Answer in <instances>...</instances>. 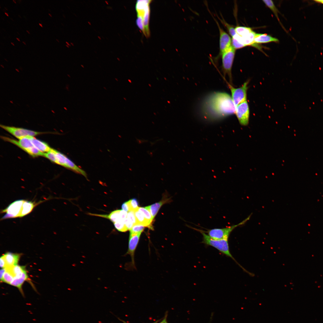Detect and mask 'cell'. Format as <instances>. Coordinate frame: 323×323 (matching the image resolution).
Wrapping results in <instances>:
<instances>
[{"label":"cell","mask_w":323,"mask_h":323,"mask_svg":"<svg viewBox=\"0 0 323 323\" xmlns=\"http://www.w3.org/2000/svg\"><path fill=\"white\" fill-rule=\"evenodd\" d=\"M236 107L229 94L216 92L206 97L202 107V112L206 116L215 119L235 113Z\"/></svg>","instance_id":"obj_1"},{"label":"cell","mask_w":323,"mask_h":323,"mask_svg":"<svg viewBox=\"0 0 323 323\" xmlns=\"http://www.w3.org/2000/svg\"><path fill=\"white\" fill-rule=\"evenodd\" d=\"M36 204L33 202L23 199L16 200L2 210V212L5 214L1 219L23 217L31 213Z\"/></svg>","instance_id":"obj_2"},{"label":"cell","mask_w":323,"mask_h":323,"mask_svg":"<svg viewBox=\"0 0 323 323\" xmlns=\"http://www.w3.org/2000/svg\"><path fill=\"white\" fill-rule=\"evenodd\" d=\"M193 228V229L199 232L202 234V243L208 246H211L214 247L223 254L228 257L231 258L236 263H237L230 252L228 240L214 239L211 238L202 230L194 228Z\"/></svg>","instance_id":"obj_3"},{"label":"cell","mask_w":323,"mask_h":323,"mask_svg":"<svg viewBox=\"0 0 323 323\" xmlns=\"http://www.w3.org/2000/svg\"><path fill=\"white\" fill-rule=\"evenodd\" d=\"M2 138L19 147L33 157L44 155V153L40 151L33 146L31 140L30 136L25 137L18 141L4 136H2Z\"/></svg>","instance_id":"obj_4"},{"label":"cell","mask_w":323,"mask_h":323,"mask_svg":"<svg viewBox=\"0 0 323 323\" xmlns=\"http://www.w3.org/2000/svg\"><path fill=\"white\" fill-rule=\"evenodd\" d=\"M235 51L236 49L232 45L221 55L222 68L224 75H227L231 83L232 81L231 69Z\"/></svg>","instance_id":"obj_5"},{"label":"cell","mask_w":323,"mask_h":323,"mask_svg":"<svg viewBox=\"0 0 323 323\" xmlns=\"http://www.w3.org/2000/svg\"><path fill=\"white\" fill-rule=\"evenodd\" d=\"M249 81L245 82L240 87L235 88L228 83L231 94V98L236 107L239 104L246 100L248 85Z\"/></svg>","instance_id":"obj_6"},{"label":"cell","mask_w":323,"mask_h":323,"mask_svg":"<svg viewBox=\"0 0 323 323\" xmlns=\"http://www.w3.org/2000/svg\"><path fill=\"white\" fill-rule=\"evenodd\" d=\"M56 162V163L68 168L77 173L81 174L87 178L86 172L79 167L72 161L63 154L55 150Z\"/></svg>","instance_id":"obj_7"},{"label":"cell","mask_w":323,"mask_h":323,"mask_svg":"<svg viewBox=\"0 0 323 323\" xmlns=\"http://www.w3.org/2000/svg\"><path fill=\"white\" fill-rule=\"evenodd\" d=\"M239 224L222 228H215L203 231L211 238L216 240H228L233 230Z\"/></svg>","instance_id":"obj_8"},{"label":"cell","mask_w":323,"mask_h":323,"mask_svg":"<svg viewBox=\"0 0 323 323\" xmlns=\"http://www.w3.org/2000/svg\"><path fill=\"white\" fill-rule=\"evenodd\" d=\"M0 127L19 139L27 137H33L43 133V132L35 131L23 128L8 126L1 124L0 125Z\"/></svg>","instance_id":"obj_9"},{"label":"cell","mask_w":323,"mask_h":323,"mask_svg":"<svg viewBox=\"0 0 323 323\" xmlns=\"http://www.w3.org/2000/svg\"><path fill=\"white\" fill-rule=\"evenodd\" d=\"M235 114L240 124L243 126H246L248 124L250 112L247 100L236 106Z\"/></svg>","instance_id":"obj_10"},{"label":"cell","mask_w":323,"mask_h":323,"mask_svg":"<svg viewBox=\"0 0 323 323\" xmlns=\"http://www.w3.org/2000/svg\"><path fill=\"white\" fill-rule=\"evenodd\" d=\"M141 234L129 233L128 249L126 254L129 255L131 256V261L130 263V266L133 269L136 268L135 262V253L139 241Z\"/></svg>","instance_id":"obj_11"},{"label":"cell","mask_w":323,"mask_h":323,"mask_svg":"<svg viewBox=\"0 0 323 323\" xmlns=\"http://www.w3.org/2000/svg\"><path fill=\"white\" fill-rule=\"evenodd\" d=\"M220 33V54L221 55L225 51L232 46L231 39L229 35L220 26L215 20Z\"/></svg>","instance_id":"obj_12"},{"label":"cell","mask_w":323,"mask_h":323,"mask_svg":"<svg viewBox=\"0 0 323 323\" xmlns=\"http://www.w3.org/2000/svg\"><path fill=\"white\" fill-rule=\"evenodd\" d=\"M28 278L26 270L15 277L10 284L17 287L23 296L24 294L22 289V286L25 281Z\"/></svg>","instance_id":"obj_13"},{"label":"cell","mask_w":323,"mask_h":323,"mask_svg":"<svg viewBox=\"0 0 323 323\" xmlns=\"http://www.w3.org/2000/svg\"><path fill=\"white\" fill-rule=\"evenodd\" d=\"M21 254L8 252L3 255L6 263V268L17 265Z\"/></svg>","instance_id":"obj_14"},{"label":"cell","mask_w":323,"mask_h":323,"mask_svg":"<svg viewBox=\"0 0 323 323\" xmlns=\"http://www.w3.org/2000/svg\"><path fill=\"white\" fill-rule=\"evenodd\" d=\"M121 210H115L111 212L108 214H89L91 215L99 217L107 218L110 220L113 223L120 221H123L121 215Z\"/></svg>","instance_id":"obj_15"},{"label":"cell","mask_w":323,"mask_h":323,"mask_svg":"<svg viewBox=\"0 0 323 323\" xmlns=\"http://www.w3.org/2000/svg\"><path fill=\"white\" fill-rule=\"evenodd\" d=\"M170 198H168L165 195L159 202L148 206L153 219L155 217L160 207L164 204L169 202L170 201Z\"/></svg>","instance_id":"obj_16"},{"label":"cell","mask_w":323,"mask_h":323,"mask_svg":"<svg viewBox=\"0 0 323 323\" xmlns=\"http://www.w3.org/2000/svg\"><path fill=\"white\" fill-rule=\"evenodd\" d=\"M255 43H266L270 42H277L279 40L276 38L273 37L266 34L256 33L255 35L254 39Z\"/></svg>","instance_id":"obj_17"},{"label":"cell","mask_w":323,"mask_h":323,"mask_svg":"<svg viewBox=\"0 0 323 323\" xmlns=\"http://www.w3.org/2000/svg\"><path fill=\"white\" fill-rule=\"evenodd\" d=\"M30 138L33 146L41 152L47 153L52 149L47 143L37 139L34 137L30 136Z\"/></svg>","instance_id":"obj_18"},{"label":"cell","mask_w":323,"mask_h":323,"mask_svg":"<svg viewBox=\"0 0 323 323\" xmlns=\"http://www.w3.org/2000/svg\"><path fill=\"white\" fill-rule=\"evenodd\" d=\"M151 0H138L136 3L135 9L137 16L143 18L147 6L149 5Z\"/></svg>","instance_id":"obj_19"},{"label":"cell","mask_w":323,"mask_h":323,"mask_svg":"<svg viewBox=\"0 0 323 323\" xmlns=\"http://www.w3.org/2000/svg\"><path fill=\"white\" fill-rule=\"evenodd\" d=\"M150 14L149 4L148 5L143 17V23L144 28V35L147 37L150 36L149 28V21Z\"/></svg>","instance_id":"obj_20"},{"label":"cell","mask_w":323,"mask_h":323,"mask_svg":"<svg viewBox=\"0 0 323 323\" xmlns=\"http://www.w3.org/2000/svg\"><path fill=\"white\" fill-rule=\"evenodd\" d=\"M134 212L137 221V224L150 227L151 228V224L145 218L143 214L138 209L134 211Z\"/></svg>","instance_id":"obj_21"},{"label":"cell","mask_w":323,"mask_h":323,"mask_svg":"<svg viewBox=\"0 0 323 323\" xmlns=\"http://www.w3.org/2000/svg\"><path fill=\"white\" fill-rule=\"evenodd\" d=\"M138 209L143 214L145 218L151 224L153 220L148 206L138 207Z\"/></svg>","instance_id":"obj_22"},{"label":"cell","mask_w":323,"mask_h":323,"mask_svg":"<svg viewBox=\"0 0 323 323\" xmlns=\"http://www.w3.org/2000/svg\"><path fill=\"white\" fill-rule=\"evenodd\" d=\"M263 1L272 11L279 21V20L278 16V11L273 1L271 0H263Z\"/></svg>","instance_id":"obj_23"},{"label":"cell","mask_w":323,"mask_h":323,"mask_svg":"<svg viewBox=\"0 0 323 323\" xmlns=\"http://www.w3.org/2000/svg\"><path fill=\"white\" fill-rule=\"evenodd\" d=\"M5 269L6 271L4 274L1 282L10 284L13 280L14 276L9 270L7 269Z\"/></svg>","instance_id":"obj_24"},{"label":"cell","mask_w":323,"mask_h":323,"mask_svg":"<svg viewBox=\"0 0 323 323\" xmlns=\"http://www.w3.org/2000/svg\"><path fill=\"white\" fill-rule=\"evenodd\" d=\"M144 227L139 224H134L132 228L129 230L130 233L133 234L141 233L143 231Z\"/></svg>","instance_id":"obj_25"},{"label":"cell","mask_w":323,"mask_h":323,"mask_svg":"<svg viewBox=\"0 0 323 323\" xmlns=\"http://www.w3.org/2000/svg\"><path fill=\"white\" fill-rule=\"evenodd\" d=\"M124 221H120L113 223L115 228L118 231L125 232L128 230L124 222Z\"/></svg>","instance_id":"obj_26"},{"label":"cell","mask_w":323,"mask_h":323,"mask_svg":"<svg viewBox=\"0 0 323 323\" xmlns=\"http://www.w3.org/2000/svg\"><path fill=\"white\" fill-rule=\"evenodd\" d=\"M220 20L222 23H223L226 27L229 33L232 36V37L234 36L236 34L235 28L232 25L228 23L223 19H220Z\"/></svg>","instance_id":"obj_27"},{"label":"cell","mask_w":323,"mask_h":323,"mask_svg":"<svg viewBox=\"0 0 323 323\" xmlns=\"http://www.w3.org/2000/svg\"><path fill=\"white\" fill-rule=\"evenodd\" d=\"M132 211H135L139 207L138 202L136 199L133 198L128 201Z\"/></svg>","instance_id":"obj_28"},{"label":"cell","mask_w":323,"mask_h":323,"mask_svg":"<svg viewBox=\"0 0 323 323\" xmlns=\"http://www.w3.org/2000/svg\"><path fill=\"white\" fill-rule=\"evenodd\" d=\"M136 23L137 26L144 34V31L143 23V18L141 16H137V18L136 20Z\"/></svg>","instance_id":"obj_29"},{"label":"cell","mask_w":323,"mask_h":323,"mask_svg":"<svg viewBox=\"0 0 323 323\" xmlns=\"http://www.w3.org/2000/svg\"><path fill=\"white\" fill-rule=\"evenodd\" d=\"M231 44L233 47L236 50V49L242 48L246 46L244 45L241 43L237 40L233 38H232L231 39Z\"/></svg>","instance_id":"obj_30"},{"label":"cell","mask_w":323,"mask_h":323,"mask_svg":"<svg viewBox=\"0 0 323 323\" xmlns=\"http://www.w3.org/2000/svg\"><path fill=\"white\" fill-rule=\"evenodd\" d=\"M127 218L131 221L134 224H137V222L134 211L128 212Z\"/></svg>","instance_id":"obj_31"},{"label":"cell","mask_w":323,"mask_h":323,"mask_svg":"<svg viewBox=\"0 0 323 323\" xmlns=\"http://www.w3.org/2000/svg\"><path fill=\"white\" fill-rule=\"evenodd\" d=\"M121 208L122 210L126 211L127 212H128L132 211L128 201H127L123 204L121 206Z\"/></svg>","instance_id":"obj_32"},{"label":"cell","mask_w":323,"mask_h":323,"mask_svg":"<svg viewBox=\"0 0 323 323\" xmlns=\"http://www.w3.org/2000/svg\"><path fill=\"white\" fill-rule=\"evenodd\" d=\"M0 266L1 268H5L6 267V263L3 255H2L0 257Z\"/></svg>","instance_id":"obj_33"},{"label":"cell","mask_w":323,"mask_h":323,"mask_svg":"<svg viewBox=\"0 0 323 323\" xmlns=\"http://www.w3.org/2000/svg\"><path fill=\"white\" fill-rule=\"evenodd\" d=\"M6 269L5 268H1L0 270V278L1 281L2 279L3 275Z\"/></svg>","instance_id":"obj_34"},{"label":"cell","mask_w":323,"mask_h":323,"mask_svg":"<svg viewBox=\"0 0 323 323\" xmlns=\"http://www.w3.org/2000/svg\"><path fill=\"white\" fill-rule=\"evenodd\" d=\"M167 315L165 316L164 319L159 323H168L167 321Z\"/></svg>","instance_id":"obj_35"},{"label":"cell","mask_w":323,"mask_h":323,"mask_svg":"<svg viewBox=\"0 0 323 323\" xmlns=\"http://www.w3.org/2000/svg\"><path fill=\"white\" fill-rule=\"evenodd\" d=\"M315 1L317 2L323 4V0H315Z\"/></svg>","instance_id":"obj_36"},{"label":"cell","mask_w":323,"mask_h":323,"mask_svg":"<svg viewBox=\"0 0 323 323\" xmlns=\"http://www.w3.org/2000/svg\"><path fill=\"white\" fill-rule=\"evenodd\" d=\"M117 317L120 321L123 322V323H128L126 322H125V321L123 320H122V319H121L119 318L118 317Z\"/></svg>","instance_id":"obj_37"},{"label":"cell","mask_w":323,"mask_h":323,"mask_svg":"<svg viewBox=\"0 0 323 323\" xmlns=\"http://www.w3.org/2000/svg\"><path fill=\"white\" fill-rule=\"evenodd\" d=\"M66 42V44H67V45H68L69 46H71V45H70V44H69V43H68V42Z\"/></svg>","instance_id":"obj_38"},{"label":"cell","mask_w":323,"mask_h":323,"mask_svg":"<svg viewBox=\"0 0 323 323\" xmlns=\"http://www.w3.org/2000/svg\"><path fill=\"white\" fill-rule=\"evenodd\" d=\"M39 25H40V26L41 27H42V28L43 27V26H42V24H41V23H39Z\"/></svg>","instance_id":"obj_39"},{"label":"cell","mask_w":323,"mask_h":323,"mask_svg":"<svg viewBox=\"0 0 323 323\" xmlns=\"http://www.w3.org/2000/svg\"><path fill=\"white\" fill-rule=\"evenodd\" d=\"M5 14H6V15H7V16H8V13H6V12H5Z\"/></svg>","instance_id":"obj_40"},{"label":"cell","mask_w":323,"mask_h":323,"mask_svg":"<svg viewBox=\"0 0 323 323\" xmlns=\"http://www.w3.org/2000/svg\"><path fill=\"white\" fill-rule=\"evenodd\" d=\"M105 2H106V4H109V3H108V1H105Z\"/></svg>","instance_id":"obj_41"},{"label":"cell","mask_w":323,"mask_h":323,"mask_svg":"<svg viewBox=\"0 0 323 323\" xmlns=\"http://www.w3.org/2000/svg\"><path fill=\"white\" fill-rule=\"evenodd\" d=\"M16 39H17V40H18V41H20V40H19V38H16Z\"/></svg>","instance_id":"obj_42"},{"label":"cell","mask_w":323,"mask_h":323,"mask_svg":"<svg viewBox=\"0 0 323 323\" xmlns=\"http://www.w3.org/2000/svg\"><path fill=\"white\" fill-rule=\"evenodd\" d=\"M88 24H89V25H91V23H90V22H88Z\"/></svg>","instance_id":"obj_43"},{"label":"cell","mask_w":323,"mask_h":323,"mask_svg":"<svg viewBox=\"0 0 323 323\" xmlns=\"http://www.w3.org/2000/svg\"><path fill=\"white\" fill-rule=\"evenodd\" d=\"M98 38H99V39H101V38H100V36H98Z\"/></svg>","instance_id":"obj_44"},{"label":"cell","mask_w":323,"mask_h":323,"mask_svg":"<svg viewBox=\"0 0 323 323\" xmlns=\"http://www.w3.org/2000/svg\"><path fill=\"white\" fill-rule=\"evenodd\" d=\"M48 15H49V16H50L51 17H52V16L51 15V14H50V13H48Z\"/></svg>","instance_id":"obj_45"},{"label":"cell","mask_w":323,"mask_h":323,"mask_svg":"<svg viewBox=\"0 0 323 323\" xmlns=\"http://www.w3.org/2000/svg\"><path fill=\"white\" fill-rule=\"evenodd\" d=\"M26 31H27V32H28V33L29 34H30V32H29V31H27V30H26Z\"/></svg>","instance_id":"obj_46"},{"label":"cell","mask_w":323,"mask_h":323,"mask_svg":"<svg viewBox=\"0 0 323 323\" xmlns=\"http://www.w3.org/2000/svg\"><path fill=\"white\" fill-rule=\"evenodd\" d=\"M23 42V43H24V44L25 45H26V44L25 43V42H24V41H23V42Z\"/></svg>","instance_id":"obj_47"},{"label":"cell","mask_w":323,"mask_h":323,"mask_svg":"<svg viewBox=\"0 0 323 323\" xmlns=\"http://www.w3.org/2000/svg\"><path fill=\"white\" fill-rule=\"evenodd\" d=\"M66 46L68 48H69V46H68V45H66Z\"/></svg>","instance_id":"obj_48"},{"label":"cell","mask_w":323,"mask_h":323,"mask_svg":"<svg viewBox=\"0 0 323 323\" xmlns=\"http://www.w3.org/2000/svg\"><path fill=\"white\" fill-rule=\"evenodd\" d=\"M11 44H12V45H13V46H14V44H13V43H12V42H11Z\"/></svg>","instance_id":"obj_49"},{"label":"cell","mask_w":323,"mask_h":323,"mask_svg":"<svg viewBox=\"0 0 323 323\" xmlns=\"http://www.w3.org/2000/svg\"><path fill=\"white\" fill-rule=\"evenodd\" d=\"M71 44L72 46H74V44H73V43L71 42Z\"/></svg>","instance_id":"obj_50"},{"label":"cell","mask_w":323,"mask_h":323,"mask_svg":"<svg viewBox=\"0 0 323 323\" xmlns=\"http://www.w3.org/2000/svg\"><path fill=\"white\" fill-rule=\"evenodd\" d=\"M56 40H57V42H59V41L58 40V39H56Z\"/></svg>","instance_id":"obj_51"},{"label":"cell","mask_w":323,"mask_h":323,"mask_svg":"<svg viewBox=\"0 0 323 323\" xmlns=\"http://www.w3.org/2000/svg\"><path fill=\"white\" fill-rule=\"evenodd\" d=\"M13 1H14V2H15V3H16V1H14V0H13Z\"/></svg>","instance_id":"obj_52"},{"label":"cell","mask_w":323,"mask_h":323,"mask_svg":"<svg viewBox=\"0 0 323 323\" xmlns=\"http://www.w3.org/2000/svg\"><path fill=\"white\" fill-rule=\"evenodd\" d=\"M18 16H19V17H20L21 18V17L19 15Z\"/></svg>","instance_id":"obj_53"},{"label":"cell","mask_w":323,"mask_h":323,"mask_svg":"<svg viewBox=\"0 0 323 323\" xmlns=\"http://www.w3.org/2000/svg\"><path fill=\"white\" fill-rule=\"evenodd\" d=\"M10 19H11L13 21V19H12L11 18H10Z\"/></svg>","instance_id":"obj_54"},{"label":"cell","mask_w":323,"mask_h":323,"mask_svg":"<svg viewBox=\"0 0 323 323\" xmlns=\"http://www.w3.org/2000/svg\"><path fill=\"white\" fill-rule=\"evenodd\" d=\"M4 8H5V9H6V10H7V9H6V8H5V7H4Z\"/></svg>","instance_id":"obj_55"},{"label":"cell","mask_w":323,"mask_h":323,"mask_svg":"<svg viewBox=\"0 0 323 323\" xmlns=\"http://www.w3.org/2000/svg\"><path fill=\"white\" fill-rule=\"evenodd\" d=\"M81 66H82L83 67H84L83 66V65H81Z\"/></svg>","instance_id":"obj_56"},{"label":"cell","mask_w":323,"mask_h":323,"mask_svg":"<svg viewBox=\"0 0 323 323\" xmlns=\"http://www.w3.org/2000/svg\"><path fill=\"white\" fill-rule=\"evenodd\" d=\"M156 323V322H155V323Z\"/></svg>","instance_id":"obj_57"}]
</instances>
